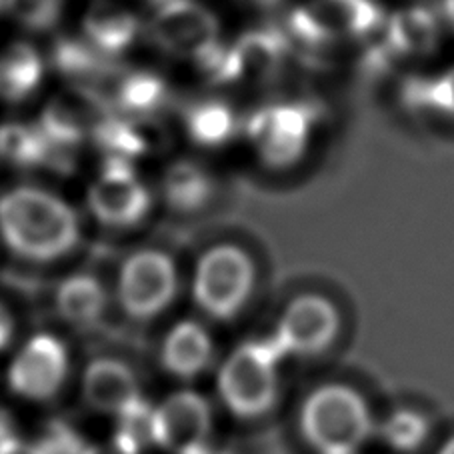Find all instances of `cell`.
Returning a JSON list of instances; mask_svg holds the SVG:
<instances>
[{"mask_svg": "<svg viewBox=\"0 0 454 454\" xmlns=\"http://www.w3.org/2000/svg\"><path fill=\"white\" fill-rule=\"evenodd\" d=\"M0 240L25 261L57 262L81 245V216L51 189L11 186L0 194Z\"/></svg>", "mask_w": 454, "mask_h": 454, "instance_id": "1", "label": "cell"}, {"mask_svg": "<svg viewBox=\"0 0 454 454\" xmlns=\"http://www.w3.org/2000/svg\"><path fill=\"white\" fill-rule=\"evenodd\" d=\"M299 427L317 454H358L377 433L366 398L344 382H326L312 390L302 403Z\"/></svg>", "mask_w": 454, "mask_h": 454, "instance_id": "2", "label": "cell"}, {"mask_svg": "<svg viewBox=\"0 0 454 454\" xmlns=\"http://www.w3.org/2000/svg\"><path fill=\"white\" fill-rule=\"evenodd\" d=\"M315 124V106L302 100H280L248 114L242 135L262 167L286 170L307 154Z\"/></svg>", "mask_w": 454, "mask_h": 454, "instance_id": "3", "label": "cell"}, {"mask_svg": "<svg viewBox=\"0 0 454 454\" xmlns=\"http://www.w3.org/2000/svg\"><path fill=\"white\" fill-rule=\"evenodd\" d=\"M385 20L377 0H307L288 14L286 36L309 49H326L371 36Z\"/></svg>", "mask_w": 454, "mask_h": 454, "instance_id": "4", "label": "cell"}, {"mask_svg": "<svg viewBox=\"0 0 454 454\" xmlns=\"http://www.w3.org/2000/svg\"><path fill=\"white\" fill-rule=\"evenodd\" d=\"M283 358L272 339L242 344L229 356L218 374V390L237 417H262L277 404L278 363Z\"/></svg>", "mask_w": 454, "mask_h": 454, "instance_id": "5", "label": "cell"}, {"mask_svg": "<svg viewBox=\"0 0 454 454\" xmlns=\"http://www.w3.org/2000/svg\"><path fill=\"white\" fill-rule=\"evenodd\" d=\"M256 269L245 248L221 242L200 254L192 293L207 315L229 320L239 315L254 291Z\"/></svg>", "mask_w": 454, "mask_h": 454, "instance_id": "6", "label": "cell"}, {"mask_svg": "<svg viewBox=\"0 0 454 454\" xmlns=\"http://www.w3.org/2000/svg\"><path fill=\"white\" fill-rule=\"evenodd\" d=\"M286 33L272 28H254L223 43L213 57L199 67L202 74L216 84L256 86L275 78L288 54Z\"/></svg>", "mask_w": 454, "mask_h": 454, "instance_id": "7", "label": "cell"}, {"mask_svg": "<svg viewBox=\"0 0 454 454\" xmlns=\"http://www.w3.org/2000/svg\"><path fill=\"white\" fill-rule=\"evenodd\" d=\"M153 205L154 197L138 175L137 164L122 159H105L86 189L89 213L106 229H135L146 221Z\"/></svg>", "mask_w": 454, "mask_h": 454, "instance_id": "8", "label": "cell"}, {"mask_svg": "<svg viewBox=\"0 0 454 454\" xmlns=\"http://www.w3.org/2000/svg\"><path fill=\"white\" fill-rule=\"evenodd\" d=\"M151 38L170 57L200 67L221 49V22L216 14L199 0H176L154 11Z\"/></svg>", "mask_w": 454, "mask_h": 454, "instance_id": "9", "label": "cell"}, {"mask_svg": "<svg viewBox=\"0 0 454 454\" xmlns=\"http://www.w3.org/2000/svg\"><path fill=\"white\" fill-rule=\"evenodd\" d=\"M178 288L176 264L159 248H140L122 262L119 272V302L127 315L153 318L168 307Z\"/></svg>", "mask_w": 454, "mask_h": 454, "instance_id": "10", "label": "cell"}, {"mask_svg": "<svg viewBox=\"0 0 454 454\" xmlns=\"http://www.w3.org/2000/svg\"><path fill=\"white\" fill-rule=\"evenodd\" d=\"M340 326L342 318L334 302L307 293L286 304L272 340L285 356H318L334 347Z\"/></svg>", "mask_w": 454, "mask_h": 454, "instance_id": "11", "label": "cell"}, {"mask_svg": "<svg viewBox=\"0 0 454 454\" xmlns=\"http://www.w3.org/2000/svg\"><path fill=\"white\" fill-rule=\"evenodd\" d=\"M68 356L60 340L38 334L19 352L9 371V385L28 401H49L67 379Z\"/></svg>", "mask_w": 454, "mask_h": 454, "instance_id": "12", "label": "cell"}, {"mask_svg": "<svg viewBox=\"0 0 454 454\" xmlns=\"http://www.w3.org/2000/svg\"><path fill=\"white\" fill-rule=\"evenodd\" d=\"M210 406L197 393H176L154 411V442L176 454H191L208 444Z\"/></svg>", "mask_w": 454, "mask_h": 454, "instance_id": "13", "label": "cell"}, {"mask_svg": "<svg viewBox=\"0 0 454 454\" xmlns=\"http://www.w3.org/2000/svg\"><path fill=\"white\" fill-rule=\"evenodd\" d=\"M98 103L89 89H74L70 95L52 98L44 106L41 119L36 121L46 140L59 154L70 151L90 135L95 124L103 119V113H97Z\"/></svg>", "mask_w": 454, "mask_h": 454, "instance_id": "14", "label": "cell"}, {"mask_svg": "<svg viewBox=\"0 0 454 454\" xmlns=\"http://www.w3.org/2000/svg\"><path fill=\"white\" fill-rule=\"evenodd\" d=\"M82 38L106 59H116L137 44L140 30L138 14L116 0H97L82 17Z\"/></svg>", "mask_w": 454, "mask_h": 454, "instance_id": "15", "label": "cell"}, {"mask_svg": "<svg viewBox=\"0 0 454 454\" xmlns=\"http://www.w3.org/2000/svg\"><path fill=\"white\" fill-rule=\"evenodd\" d=\"M216 197V178L205 164L192 159L172 160L160 176V199L176 215H199Z\"/></svg>", "mask_w": 454, "mask_h": 454, "instance_id": "16", "label": "cell"}, {"mask_svg": "<svg viewBox=\"0 0 454 454\" xmlns=\"http://www.w3.org/2000/svg\"><path fill=\"white\" fill-rule=\"evenodd\" d=\"M84 398L89 406L105 414L127 412L143 401L137 377L127 364L114 358H98L84 372Z\"/></svg>", "mask_w": 454, "mask_h": 454, "instance_id": "17", "label": "cell"}, {"mask_svg": "<svg viewBox=\"0 0 454 454\" xmlns=\"http://www.w3.org/2000/svg\"><path fill=\"white\" fill-rule=\"evenodd\" d=\"M105 159H122L135 162L156 151L160 145L159 129L151 119H137L127 114H105L90 132Z\"/></svg>", "mask_w": 454, "mask_h": 454, "instance_id": "18", "label": "cell"}, {"mask_svg": "<svg viewBox=\"0 0 454 454\" xmlns=\"http://www.w3.org/2000/svg\"><path fill=\"white\" fill-rule=\"evenodd\" d=\"M436 17L427 9H406L393 14L382 27V46L390 57H422L436 49Z\"/></svg>", "mask_w": 454, "mask_h": 454, "instance_id": "19", "label": "cell"}, {"mask_svg": "<svg viewBox=\"0 0 454 454\" xmlns=\"http://www.w3.org/2000/svg\"><path fill=\"white\" fill-rule=\"evenodd\" d=\"M186 138L200 148H223L242 130L234 108L223 98H200L183 113Z\"/></svg>", "mask_w": 454, "mask_h": 454, "instance_id": "20", "label": "cell"}, {"mask_svg": "<svg viewBox=\"0 0 454 454\" xmlns=\"http://www.w3.org/2000/svg\"><path fill=\"white\" fill-rule=\"evenodd\" d=\"M46 62L28 43H11L0 51V98L20 103L35 95L44 81Z\"/></svg>", "mask_w": 454, "mask_h": 454, "instance_id": "21", "label": "cell"}, {"mask_svg": "<svg viewBox=\"0 0 454 454\" xmlns=\"http://www.w3.org/2000/svg\"><path fill=\"white\" fill-rule=\"evenodd\" d=\"M213 358V342L208 333L197 323H180L167 336L162 363L170 374L192 379L207 369Z\"/></svg>", "mask_w": 454, "mask_h": 454, "instance_id": "22", "label": "cell"}, {"mask_svg": "<svg viewBox=\"0 0 454 454\" xmlns=\"http://www.w3.org/2000/svg\"><path fill=\"white\" fill-rule=\"evenodd\" d=\"M116 113L151 119L159 113L168 98V84L164 76L148 68H137L124 73L114 84Z\"/></svg>", "mask_w": 454, "mask_h": 454, "instance_id": "23", "label": "cell"}, {"mask_svg": "<svg viewBox=\"0 0 454 454\" xmlns=\"http://www.w3.org/2000/svg\"><path fill=\"white\" fill-rule=\"evenodd\" d=\"M54 304L67 323L95 325L106 309V291L97 277L73 275L59 285Z\"/></svg>", "mask_w": 454, "mask_h": 454, "instance_id": "24", "label": "cell"}, {"mask_svg": "<svg viewBox=\"0 0 454 454\" xmlns=\"http://www.w3.org/2000/svg\"><path fill=\"white\" fill-rule=\"evenodd\" d=\"M59 153L46 140L38 124L6 122L0 124V160L22 168L46 167Z\"/></svg>", "mask_w": 454, "mask_h": 454, "instance_id": "25", "label": "cell"}, {"mask_svg": "<svg viewBox=\"0 0 454 454\" xmlns=\"http://www.w3.org/2000/svg\"><path fill=\"white\" fill-rule=\"evenodd\" d=\"M52 62L60 74L76 82L78 89H89V82L105 76L111 59L92 49L84 38H62L54 46Z\"/></svg>", "mask_w": 454, "mask_h": 454, "instance_id": "26", "label": "cell"}, {"mask_svg": "<svg viewBox=\"0 0 454 454\" xmlns=\"http://www.w3.org/2000/svg\"><path fill=\"white\" fill-rule=\"evenodd\" d=\"M404 100L417 111L454 119V67L442 70L441 74L411 81L404 86Z\"/></svg>", "mask_w": 454, "mask_h": 454, "instance_id": "27", "label": "cell"}, {"mask_svg": "<svg viewBox=\"0 0 454 454\" xmlns=\"http://www.w3.org/2000/svg\"><path fill=\"white\" fill-rule=\"evenodd\" d=\"M65 0H3V11L14 25L30 33H49L59 25Z\"/></svg>", "mask_w": 454, "mask_h": 454, "instance_id": "28", "label": "cell"}, {"mask_svg": "<svg viewBox=\"0 0 454 454\" xmlns=\"http://www.w3.org/2000/svg\"><path fill=\"white\" fill-rule=\"evenodd\" d=\"M428 420L414 411H396L382 425V438L396 452L419 450L428 438Z\"/></svg>", "mask_w": 454, "mask_h": 454, "instance_id": "29", "label": "cell"}, {"mask_svg": "<svg viewBox=\"0 0 454 454\" xmlns=\"http://www.w3.org/2000/svg\"><path fill=\"white\" fill-rule=\"evenodd\" d=\"M0 454H44L41 449H38V444H28V442H22L19 438H4L3 442H0Z\"/></svg>", "mask_w": 454, "mask_h": 454, "instance_id": "30", "label": "cell"}, {"mask_svg": "<svg viewBox=\"0 0 454 454\" xmlns=\"http://www.w3.org/2000/svg\"><path fill=\"white\" fill-rule=\"evenodd\" d=\"M12 331H14V320H12L11 310L0 302V350L11 342Z\"/></svg>", "mask_w": 454, "mask_h": 454, "instance_id": "31", "label": "cell"}, {"mask_svg": "<svg viewBox=\"0 0 454 454\" xmlns=\"http://www.w3.org/2000/svg\"><path fill=\"white\" fill-rule=\"evenodd\" d=\"M82 454H135V452H130L127 446H122L114 438V442L111 446H86Z\"/></svg>", "mask_w": 454, "mask_h": 454, "instance_id": "32", "label": "cell"}, {"mask_svg": "<svg viewBox=\"0 0 454 454\" xmlns=\"http://www.w3.org/2000/svg\"><path fill=\"white\" fill-rule=\"evenodd\" d=\"M444 14H446V20H449V27L454 30V0H446Z\"/></svg>", "mask_w": 454, "mask_h": 454, "instance_id": "33", "label": "cell"}, {"mask_svg": "<svg viewBox=\"0 0 454 454\" xmlns=\"http://www.w3.org/2000/svg\"><path fill=\"white\" fill-rule=\"evenodd\" d=\"M191 454H229V452L223 450V449H213V446H210V444H205V446H200L199 450H194Z\"/></svg>", "mask_w": 454, "mask_h": 454, "instance_id": "34", "label": "cell"}, {"mask_svg": "<svg viewBox=\"0 0 454 454\" xmlns=\"http://www.w3.org/2000/svg\"><path fill=\"white\" fill-rule=\"evenodd\" d=\"M436 454H454V436H450L449 441H446L441 449L436 450Z\"/></svg>", "mask_w": 454, "mask_h": 454, "instance_id": "35", "label": "cell"}, {"mask_svg": "<svg viewBox=\"0 0 454 454\" xmlns=\"http://www.w3.org/2000/svg\"><path fill=\"white\" fill-rule=\"evenodd\" d=\"M250 3H254L258 6H266V9H269V6H277L278 3H283V0H250Z\"/></svg>", "mask_w": 454, "mask_h": 454, "instance_id": "36", "label": "cell"}, {"mask_svg": "<svg viewBox=\"0 0 454 454\" xmlns=\"http://www.w3.org/2000/svg\"><path fill=\"white\" fill-rule=\"evenodd\" d=\"M146 3L151 4V6H154V11H156V9H160V6H167L170 3H176V0H146Z\"/></svg>", "mask_w": 454, "mask_h": 454, "instance_id": "37", "label": "cell"}, {"mask_svg": "<svg viewBox=\"0 0 454 454\" xmlns=\"http://www.w3.org/2000/svg\"><path fill=\"white\" fill-rule=\"evenodd\" d=\"M0 11H3V0H0Z\"/></svg>", "mask_w": 454, "mask_h": 454, "instance_id": "38", "label": "cell"}]
</instances>
